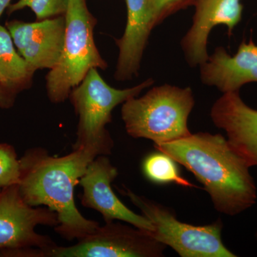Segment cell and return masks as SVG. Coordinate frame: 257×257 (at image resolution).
<instances>
[{
	"label": "cell",
	"instance_id": "obj_16",
	"mask_svg": "<svg viewBox=\"0 0 257 257\" xmlns=\"http://www.w3.org/2000/svg\"><path fill=\"white\" fill-rule=\"evenodd\" d=\"M176 163L173 159L163 152L152 154L144 160V174L154 183H175L182 187H194L181 176Z\"/></svg>",
	"mask_w": 257,
	"mask_h": 257
},
{
	"label": "cell",
	"instance_id": "obj_11",
	"mask_svg": "<svg viewBox=\"0 0 257 257\" xmlns=\"http://www.w3.org/2000/svg\"><path fill=\"white\" fill-rule=\"evenodd\" d=\"M192 23L181 40L184 58L190 67H197L209 58V34L215 27L224 25L229 35L241 21V0H197Z\"/></svg>",
	"mask_w": 257,
	"mask_h": 257
},
{
	"label": "cell",
	"instance_id": "obj_7",
	"mask_svg": "<svg viewBox=\"0 0 257 257\" xmlns=\"http://www.w3.org/2000/svg\"><path fill=\"white\" fill-rule=\"evenodd\" d=\"M119 222L99 225L94 232L72 246L32 248L30 257H160L166 245L150 231Z\"/></svg>",
	"mask_w": 257,
	"mask_h": 257
},
{
	"label": "cell",
	"instance_id": "obj_13",
	"mask_svg": "<svg viewBox=\"0 0 257 257\" xmlns=\"http://www.w3.org/2000/svg\"><path fill=\"white\" fill-rule=\"evenodd\" d=\"M199 67L203 84L217 88L223 94L239 92L244 84L257 82V45L251 38L243 41L234 56L223 47H216Z\"/></svg>",
	"mask_w": 257,
	"mask_h": 257
},
{
	"label": "cell",
	"instance_id": "obj_6",
	"mask_svg": "<svg viewBox=\"0 0 257 257\" xmlns=\"http://www.w3.org/2000/svg\"><path fill=\"white\" fill-rule=\"evenodd\" d=\"M121 192L154 226L150 234L182 257H235L221 241L220 220L204 226L181 222L170 209L123 187Z\"/></svg>",
	"mask_w": 257,
	"mask_h": 257
},
{
	"label": "cell",
	"instance_id": "obj_15",
	"mask_svg": "<svg viewBox=\"0 0 257 257\" xmlns=\"http://www.w3.org/2000/svg\"><path fill=\"white\" fill-rule=\"evenodd\" d=\"M35 73L15 50L8 29L0 25V107H11L17 94L28 89Z\"/></svg>",
	"mask_w": 257,
	"mask_h": 257
},
{
	"label": "cell",
	"instance_id": "obj_18",
	"mask_svg": "<svg viewBox=\"0 0 257 257\" xmlns=\"http://www.w3.org/2000/svg\"><path fill=\"white\" fill-rule=\"evenodd\" d=\"M20 177V159L14 147L0 144V188L18 184Z\"/></svg>",
	"mask_w": 257,
	"mask_h": 257
},
{
	"label": "cell",
	"instance_id": "obj_20",
	"mask_svg": "<svg viewBox=\"0 0 257 257\" xmlns=\"http://www.w3.org/2000/svg\"><path fill=\"white\" fill-rule=\"evenodd\" d=\"M11 0H0V18L6 8L10 6Z\"/></svg>",
	"mask_w": 257,
	"mask_h": 257
},
{
	"label": "cell",
	"instance_id": "obj_4",
	"mask_svg": "<svg viewBox=\"0 0 257 257\" xmlns=\"http://www.w3.org/2000/svg\"><path fill=\"white\" fill-rule=\"evenodd\" d=\"M63 50L57 65L46 76L47 96L58 104L68 99L92 69L105 70L94 39L96 19L88 9L87 0H68L65 15Z\"/></svg>",
	"mask_w": 257,
	"mask_h": 257
},
{
	"label": "cell",
	"instance_id": "obj_3",
	"mask_svg": "<svg viewBox=\"0 0 257 257\" xmlns=\"http://www.w3.org/2000/svg\"><path fill=\"white\" fill-rule=\"evenodd\" d=\"M122 104L125 130L134 138L147 139L160 145L192 134L187 124L195 99L190 87L157 86Z\"/></svg>",
	"mask_w": 257,
	"mask_h": 257
},
{
	"label": "cell",
	"instance_id": "obj_9",
	"mask_svg": "<svg viewBox=\"0 0 257 257\" xmlns=\"http://www.w3.org/2000/svg\"><path fill=\"white\" fill-rule=\"evenodd\" d=\"M117 175V169L107 156L96 157L79 179L83 189L82 205L100 213L105 223L120 220L140 229L153 231V225L146 216L130 210L116 197L111 184Z\"/></svg>",
	"mask_w": 257,
	"mask_h": 257
},
{
	"label": "cell",
	"instance_id": "obj_14",
	"mask_svg": "<svg viewBox=\"0 0 257 257\" xmlns=\"http://www.w3.org/2000/svg\"><path fill=\"white\" fill-rule=\"evenodd\" d=\"M126 27L122 37L116 39L119 49L114 78L125 82L138 75L152 25L150 0H126Z\"/></svg>",
	"mask_w": 257,
	"mask_h": 257
},
{
	"label": "cell",
	"instance_id": "obj_19",
	"mask_svg": "<svg viewBox=\"0 0 257 257\" xmlns=\"http://www.w3.org/2000/svg\"><path fill=\"white\" fill-rule=\"evenodd\" d=\"M197 0H150L151 3L152 25L155 28L179 10L191 5Z\"/></svg>",
	"mask_w": 257,
	"mask_h": 257
},
{
	"label": "cell",
	"instance_id": "obj_8",
	"mask_svg": "<svg viewBox=\"0 0 257 257\" xmlns=\"http://www.w3.org/2000/svg\"><path fill=\"white\" fill-rule=\"evenodd\" d=\"M59 221L55 211L32 207L24 200L18 184L0 191V250L51 247L56 243L39 234L37 226L55 228Z\"/></svg>",
	"mask_w": 257,
	"mask_h": 257
},
{
	"label": "cell",
	"instance_id": "obj_17",
	"mask_svg": "<svg viewBox=\"0 0 257 257\" xmlns=\"http://www.w3.org/2000/svg\"><path fill=\"white\" fill-rule=\"evenodd\" d=\"M68 0H18L8 7L11 13L28 8L35 13L37 21L64 16L67 12Z\"/></svg>",
	"mask_w": 257,
	"mask_h": 257
},
{
	"label": "cell",
	"instance_id": "obj_10",
	"mask_svg": "<svg viewBox=\"0 0 257 257\" xmlns=\"http://www.w3.org/2000/svg\"><path fill=\"white\" fill-rule=\"evenodd\" d=\"M65 17H55L36 23L13 21L7 24L14 45L32 72L52 69L63 50Z\"/></svg>",
	"mask_w": 257,
	"mask_h": 257
},
{
	"label": "cell",
	"instance_id": "obj_21",
	"mask_svg": "<svg viewBox=\"0 0 257 257\" xmlns=\"http://www.w3.org/2000/svg\"><path fill=\"white\" fill-rule=\"evenodd\" d=\"M2 188H0V191H1Z\"/></svg>",
	"mask_w": 257,
	"mask_h": 257
},
{
	"label": "cell",
	"instance_id": "obj_12",
	"mask_svg": "<svg viewBox=\"0 0 257 257\" xmlns=\"http://www.w3.org/2000/svg\"><path fill=\"white\" fill-rule=\"evenodd\" d=\"M211 119L227 135L230 146L248 167L257 165V109L243 102L239 92L224 93L211 106Z\"/></svg>",
	"mask_w": 257,
	"mask_h": 257
},
{
	"label": "cell",
	"instance_id": "obj_2",
	"mask_svg": "<svg viewBox=\"0 0 257 257\" xmlns=\"http://www.w3.org/2000/svg\"><path fill=\"white\" fill-rule=\"evenodd\" d=\"M155 147L192 172L219 212L236 215L256 203L249 167L220 134H191Z\"/></svg>",
	"mask_w": 257,
	"mask_h": 257
},
{
	"label": "cell",
	"instance_id": "obj_1",
	"mask_svg": "<svg viewBox=\"0 0 257 257\" xmlns=\"http://www.w3.org/2000/svg\"><path fill=\"white\" fill-rule=\"evenodd\" d=\"M97 156L92 150L81 148L55 157L42 147H34L20 159L18 186L24 200L32 207L45 205L55 211L59 224L54 229L67 241L82 239L99 226L83 216L74 201L76 186Z\"/></svg>",
	"mask_w": 257,
	"mask_h": 257
},
{
	"label": "cell",
	"instance_id": "obj_5",
	"mask_svg": "<svg viewBox=\"0 0 257 257\" xmlns=\"http://www.w3.org/2000/svg\"><path fill=\"white\" fill-rule=\"evenodd\" d=\"M154 83L149 78L133 87L116 89L103 79L97 69H91L69 96L79 119L73 150L87 149L98 156L110 155L114 142L106 126L111 121L114 108L140 95Z\"/></svg>",
	"mask_w": 257,
	"mask_h": 257
}]
</instances>
